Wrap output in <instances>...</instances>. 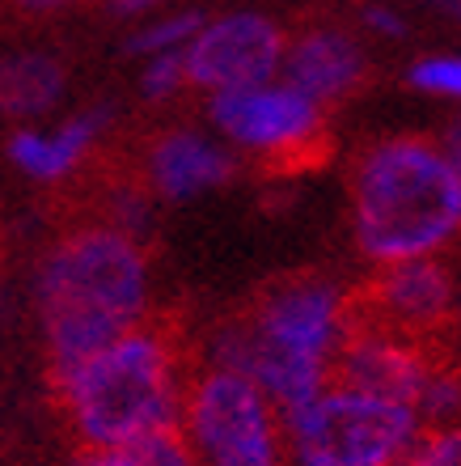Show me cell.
<instances>
[{
	"mask_svg": "<svg viewBox=\"0 0 461 466\" xmlns=\"http://www.w3.org/2000/svg\"><path fill=\"white\" fill-rule=\"evenodd\" d=\"M183 437L199 466H284V416L246 373L207 369L183 399Z\"/></svg>",
	"mask_w": 461,
	"mask_h": 466,
	"instance_id": "6",
	"label": "cell"
},
{
	"mask_svg": "<svg viewBox=\"0 0 461 466\" xmlns=\"http://www.w3.org/2000/svg\"><path fill=\"white\" fill-rule=\"evenodd\" d=\"M76 466H199V462H195L183 429H161L148 432V437H135L127 445L89 450Z\"/></svg>",
	"mask_w": 461,
	"mask_h": 466,
	"instance_id": "15",
	"label": "cell"
},
{
	"mask_svg": "<svg viewBox=\"0 0 461 466\" xmlns=\"http://www.w3.org/2000/svg\"><path fill=\"white\" fill-rule=\"evenodd\" d=\"M440 148L449 153L453 170H457V178H461V119H453V123H449V132H445V140H440Z\"/></svg>",
	"mask_w": 461,
	"mask_h": 466,
	"instance_id": "22",
	"label": "cell"
},
{
	"mask_svg": "<svg viewBox=\"0 0 461 466\" xmlns=\"http://www.w3.org/2000/svg\"><path fill=\"white\" fill-rule=\"evenodd\" d=\"M148 68H145V94L148 98H170L174 89L186 86V64H183V51H161V56H148Z\"/></svg>",
	"mask_w": 461,
	"mask_h": 466,
	"instance_id": "20",
	"label": "cell"
},
{
	"mask_svg": "<svg viewBox=\"0 0 461 466\" xmlns=\"http://www.w3.org/2000/svg\"><path fill=\"white\" fill-rule=\"evenodd\" d=\"M415 411H419V420L432 424V429H440V424H457L461 420V373L457 369L432 365Z\"/></svg>",
	"mask_w": 461,
	"mask_h": 466,
	"instance_id": "16",
	"label": "cell"
},
{
	"mask_svg": "<svg viewBox=\"0 0 461 466\" xmlns=\"http://www.w3.org/2000/svg\"><path fill=\"white\" fill-rule=\"evenodd\" d=\"M411 86L461 102V56H424L411 64Z\"/></svg>",
	"mask_w": 461,
	"mask_h": 466,
	"instance_id": "19",
	"label": "cell"
},
{
	"mask_svg": "<svg viewBox=\"0 0 461 466\" xmlns=\"http://www.w3.org/2000/svg\"><path fill=\"white\" fill-rule=\"evenodd\" d=\"M186 81L212 94L246 89L276 81L284 64V30L263 13H229L220 22H204V30L183 47Z\"/></svg>",
	"mask_w": 461,
	"mask_h": 466,
	"instance_id": "9",
	"label": "cell"
},
{
	"mask_svg": "<svg viewBox=\"0 0 461 466\" xmlns=\"http://www.w3.org/2000/svg\"><path fill=\"white\" fill-rule=\"evenodd\" d=\"M360 17H365L368 30H376V35H386V38H394V35L406 30V17H402L398 9H386V5H368Z\"/></svg>",
	"mask_w": 461,
	"mask_h": 466,
	"instance_id": "21",
	"label": "cell"
},
{
	"mask_svg": "<svg viewBox=\"0 0 461 466\" xmlns=\"http://www.w3.org/2000/svg\"><path fill=\"white\" fill-rule=\"evenodd\" d=\"M457 319H461V293H457Z\"/></svg>",
	"mask_w": 461,
	"mask_h": 466,
	"instance_id": "26",
	"label": "cell"
},
{
	"mask_svg": "<svg viewBox=\"0 0 461 466\" xmlns=\"http://www.w3.org/2000/svg\"><path fill=\"white\" fill-rule=\"evenodd\" d=\"M352 306V322H368L381 331H394L402 339H419V335L440 331L457 309V284L449 268L436 255L427 258H402L376 268L360 301Z\"/></svg>",
	"mask_w": 461,
	"mask_h": 466,
	"instance_id": "8",
	"label": "cell"
},
{
	"mask_svg": "<svg viewBox=\"0 0 461 466\" xmlns=\"http://www.w3.org/2000/svg\"><path fill=\"white\" fill-rule=\"evenodd\" d=\"M157 0H115V9L123 13V17H132V13H145V9H153Z\"/></svg>",
	"mask_w": 461,
	"mask_h": 466,
	"instance_id": "23",
	"label": "cell"
},
{
	"mask_svg": "<svg viewBox=\"0 0 461 466\" xmlns=\"http://www.w3.org/2000/svg\"><path fill=\"white\" fill-rule=\"evenodd\" d=\"M64 73L51 56L0 60V115H38L60 98Z\"/></svg>",
	"mask_w": 461,
	"mask_h": 466,
	"instance_id": "14",
	"label": "cell"
},
{
	"mask_svg": "<svg viewBox=\"0 0 461 466\" xmlns=\"http://www.w3.org/2000/svg\"><path fill=\"white\" fill-rule=\"evenodd\" d=\"M292 466H402L424 432L411 403L326 381L314 399L279 411Z\"/></svg>",
	"mask_w": 461,
	"mask_h": 466,
	"instance_id": "5",
	"label": "cell"
},
{
	"mask_svg": "<svg viewBox=\"0 0 461 466\" xmlns=\"http://www.w3.org/2000/svg\"><path fill=\"white\" fill-rule=\"evenodd\" d=\"M432 5H436V9H445L453 17V22H461V0H432Z\"/></svg>",
	"mask_w": 461,
	"mask_h": 466,
	"instance_id": "25",
	"label": "cell"
},
{
	"mask_svg": "<svg viewBox=\"0 0 461 466\" xmlns=\"http://www.w3.org/2000/svg\"><path fill=\"white\" fill-rule=\"evenodd\" d=\"M212 123L233 145L250 148L279 166H309L322 157V106L288 81L225 89L212 98Z\"/></svg>",
	"mask_w": 461,
	"mask_h": 466,
	"instance_id": "7",
	"label": "cell"
},
{
	"mask_svg": "<svg viewBox=\"0 0 461 466\" xmlns=\"http://www.w3.org/2000/svg\"><path fill=\"white\" fill-rule=\"evenodd\" d=\"M233 174V157L216 140L199 132H170L161 136L148 153V178L165 199H191L212 191Z\"/></svg>",
	"mask_w": 461,
	"mask_h": 466,
	"instance_id": "12",
	"label": "cell"
},
{
	"mask_svg": "<svg viewBox=\"0 0 461 466\" xmlns=\"http://www.w3.org/2000/svg\"><path fill=\"white\" fill-rule=\"evenodd\" d=\"M199 30H204V17H199V13H178V17H165V22H153L148 30H140V35L127 43V51H135V56L183 51Z\"/></svg>",
	"mask_w": 461,
	"mask_h": 466,
	"instance_id": "17",
	"label": "cell"
},
{
	"mask_svg": "<svg viewBox=\"0 0 461 466\" xmlns=\"http://www.w3.org/2000/svg\"><path fill=\"white\" fill-rule=\"evenodd\" d=\"M279 81H288L305 98L326 106V102L347 98L365 81V51L352 35H343L335 25H317V30L296 38L292 47H284Z\"/></svg>",
	"mask_w": 461,
	"mask_h": 466,
	"instance_id": "11",
	"label": "cell"
},
{
	"mask_svg": "<svg viewBox=\"0 0 461 466\" xmlns=\"http://www.w3.org/2000/svg\"><path fill=\"white\" fill-rule=\"evenodd\" d=\"M352 225L376 268L440 255L461 233V178L449 153L424 136L368 145L352 178Z\"/></svg>",
	"mask_w": 461,
	"mask_h": 466,
	"instance_id": "2",
	"label": "cell"
},
{
	"mask_svg": "<svg viewBox=\"0 0 461 466\" xmlns=\"http://www.w3.org/2000/svg\"><path fill=\"white\" fill-rule=\"evenodd\" d=\"M102 119H106V115L97 111V115H81V119L64 123L55 136H38V132L13 136L9 157L17 161L25 174H35V178H60V174H68L76 161L85 157V148L97 136Z\"/></svg>",
	"mask_w": 461,
	"mask_h": 466,
	"instance_id": "13",
	"label": "cell"
},
{
	"mask_svg": "<svg viewBox=\"0 0 461 466\" xmlns=\"http://www.w3.org/2000/svg\"><path fill=\"white\" fill-rule=\"evenodd\" d=\"M76 432L94 450L127 445L183 420L178 352L161 327H132L60 381Z\"/></svg>",
	"mask_w": 461,
	"mask_h": 466,
	"instance_id": "4",
	"label": "cell"
},
{
	"mask_svg": "<svg viewBox=\"0 0 461 466\" xmlns=\"http://www.w3.org/2000/svg\"><path fill=\"white\" fill-rule=\"evenodd\" d=\"M148 268L123 229H81L64 238L38 271V309L55 381L140 327Z\"/></svg>",
	"mask_w": 461,
	"mask_h": 466,
	"instance_id": "1",
	"label": "cell"
},
{
	"mask_svg": "<svg viewBox=\"0 0 461 466\" xmlns=\"http://www.w3.org/2000/svg\"><path fill=\"white\" fill-rule=\"evenodd\" d=\"M402 466H461V420L457 424H440L432 432H419L411 454Z\"/></svg>",
	"mask_w": 461,
	"mask_h": 466,
	"instance_id": "18",
	"label": "cell"
},
{
	"mask_svg": "<svg viewBox=\"0 0 461 466\" xmlns=\"http://www.w3.org/2000/svg\"><path fill=\"white\" fill-rule=\"evenodd\" d=\"M347 322L352 306L335 284L292 280L263 297L246 322L212 339V365L246 373L279 411H288L330 381Z\"/></svg>",
	"mask_w": 461,
	"mask_h": 466,
	"instance_id": "3",
	"label": "cell"
},
{
	"mask_svg": "<svg viewBox=\"0 0 461 466\" xmlns=\"http://www.w3.org/2000/svg\"><path fill=\"white\" fill-rule=\"evenodd\" d=\"M427 373H432V360L415 339H402V335L368 327V322H347L330 381L415 407L424 394Z\"/></svg>",
	"mask_w": 461,
	"mask_h": 466,
	"instance_id": "10",
	"label": "cell"
},
{
	"mask_svg": "<svg viewBox=\"0 0 461 466\" xmlns=\"http://www.w3.org/2000/svg\"><path fill=\"white\" fill-rule=\"evenodd\" d=\"M13 5H22L25 13H51V9H60L64 0H13Z\"/></svg>",
	"mask_w": 461,
	"mask_h": 466,
	"instance_id": "24",
	"label": "cell"
}]
</instances>
